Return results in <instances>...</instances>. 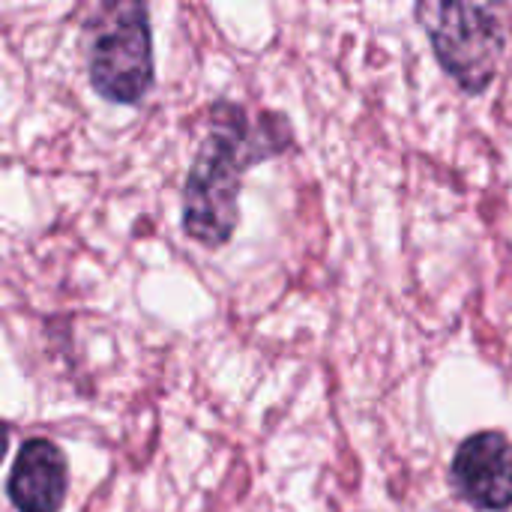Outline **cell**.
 <instances>
[{"instance_id":"cell-1","label":"cell","mask_w":512,"mask_h":512,"mask_svg":"<svg viewBox=\"0 0 512 512\" xmlns=\"http://www.w3.org/2000/svg\"><path fill=\"white\" fill-rule=\"evenodd\" d=\"M297 147L282 111L249 114L246 105L216 99L207 108V135L183 186V231L207 249L225 246L240 222V186L252 165Z\"/></svg>"},{"instance_id":"cell-2","label":"cell","mask_w":512,"mask_h":512,"mask_svg":"<svg viewBox=\"0 0 512 512\" xmlns=\"http://www.w3.org/2000/svg\"><path fill=\"white\" fill-rule=\"evenodd\" d=\"M414 18L462 93L483 96L495 84L510 54V0H414Z\"/></svg>"},{"instance_id":"cell-3","label":"cell","mask_w":512,"mask_h":512,"mask_svg":"<svg viewBox=\"0 0 512 512\" xmlns=\"http://www.w3.org/2000/svg\"><path fill=\"white\" fill-rule=\"evenodd\" d=\"M90 87L114 105H138L153 90V30L144 0H99L84 24Z\"/></svg>"},{"instance_id":"cell-4","label":"cell","mask_w":512,"mask_h":512,"mask_svg":"<svg viewBox=\"0 0 512 512\" xmlns=\"http://www.w3.org/2000/svg\"><path fill=\"white\" fill-rule=\"evenodd\" d=\"M450 486L459 501L480 512L512 507V444L507 435L486 429L465 438L450 465Z\"/></svg>"},{"instance_id":"cell-5","label":"cell","mask_w":512,"mask_h":512,"mask_svg":"<svg viewBox=\"0 0 512 512\" xmlns=\"http://www.w3.org/2000/svg\"><path fill=\"white\" fill-rule=\"evenodd\" d=\"M69 471L63 450L48 438H30L9 474V501L18 512H57L66 501Z\"/></svg>"},{"instance_id":"cell-6","label":"cell","mask_w":512,"mask_h":512,"mask_svg":"<svg viewBox=\"0 0 512 512\" xmlns=\"http://www.w3.org/2000/svg\"><path fill=\"white\" fill-rule=\"evenodd\" d=\"M6 444H9V429L0 423V462H3V456H6Z\"/></svg>"}]
</instances>
